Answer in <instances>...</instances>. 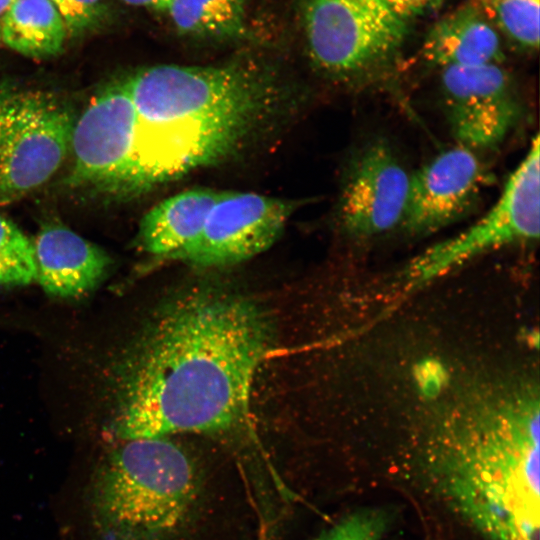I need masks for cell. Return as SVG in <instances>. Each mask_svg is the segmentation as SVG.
<instances>
[{
    "label": "cell",
    "instance_id": "1",
    "mask_svg": "<svg viewBox=\"0 0 540 540\" xmlns=\"http://www.w3.org/2000/svg\"><path fill=\"white\" fill-rule=\"evenodd\" d=\"M270 340L267 317L241 295L195 288L169 300L123 363L115 435L123 441L241 427Z\"/></svg>",
    "mask_w": 540,
    "mask_h": 540
},
{
    "label": "cell",
    "instance_id": "2",
    "mask_svg": "<svg viewBox=\"0 0 540 540\" xmlns=\"http://www.w3.org/2000/svg\"><path fill=\"white\" fill-rule=\"evenodd\" d=\"M122 79L134 109L132 197L231 156L279 102L277 83L252 61L157 64Z\"/></svg>",
    "mask_w": 540,
    "mask_h": 540
},
{
    "label": "cell",
    "instance_id": "3",
    "mask_svg": "<svg viewBox=\"0 0 540 540\" xmlns=\"http://www.w3.org/2000/svg\"><path fill=\"white\" fill-rule=\"evenodd\" d=\"M455 442L436 471L452 505L490 540H538V397H514Z\"/></svg>",
    "mask_w": 540,
    "mask_h": 540
},
{
    "label": "cell",
    "instance_id": "4",
    "mask_svg": "<svg viewBox=\"0 0 540 540\" xmlns=\"http://www.w3.org/2000/svg\"><path fill=\"white\" fill-rule=\"evenodd\" d=\"M197 493L195 466L171 439L123 440L88 485L92 529L98 540H163L187 521Z\"/></svg>",
    "mask_w": 540,
    "mask_h": 540
},
{
    "label": "cell",
    "instance_id": "5",
    "mask_svg": "<svg viewBox=\"0 0 540 540\" xmlns=\"http://www.w3.org/2000/svg\"><path fill=\"white\" fill-rule=\"evenodd\" d=\"M312 65L328 79L365 86L399 64L407 21L383 0H299Z\"/></svg>",
    "mask_w": 540,
    "mask_h": 540
},
{
    "label": "cell",
    "instance_id": "6",
    "mask_svg": "<svg viewBox=\"0 0 540 540\" xmlns=\"http://www.w3.org/2000/svg\"><path fill=\"white\" fill-rule=\"evenodd\" d=\"M72 109L40 89L0 83V202H10L46 183L69 149Z\"/></svg>",
    "mask_w": 540,
    "mask_h": 540
},
{
    "label": "cell",
    "instance_id": "7",
    "mask_svg": "<svg viewBox=\"0 0 540 540\" xmlns=\"http://www.w3.org/2000/svg\"><path fill=\"white\" fill-rule=\"evenodd\" d=\"M539 136L510 174L494 205L469 228L411 260L403 272L414 290L484 252L538 239L540 230Z\"/></svg>",
    "mask_w": 540,
    "mask_h": 540
},
{
    "label": "cell",
    "instance_id": "8",
    "mask_svg": "<svg viewBox=\"0 0 540 540\" xmlns=\"http://www.w3.org/2000/svg\"><path fill=\"white\" fill-rule=\"evenodd\" d=\"M133 122V104L122 77L96 93L75 120L68 186L131 197Z\"/></svg>",
    "mask_w": 540,
    "mask_h": 540
},
{
    "label": "cell",
    "instance_id": "9",
    "mask_svg": "<svg viewBox=\"0 0 540 540\" xmlns=\"http://www.w3.org/2000/svg\"><path fill=\"white\" fill-rule=\"evenodd\" d=\"M411 174L388 141L361 145L349 159L341 186L337 216L353 238H370L400 227Z\"/></svg>",
    "mask_w": 540,
    "mask_h": 540
},
{
    "label": "cell",
    "instance_id": "10",
    "mask_svg": "<svg viewBox=\"0 0 540 540\" xmlns=\"http://www.w3.org/2000/svg\"><path fill=\"white\" fill-rule=\"evenodd\" d=\"M440 90L454 138L471 150L497 147L520 119L511 76L498 63L440 69Z\"/></svg>",
    "mask_w": 540,
    "mask_h": 540
},
{
    "label": "cell",
    "instance_id": "11",
    "mask_svg": "<svg viewBox=\"0 0 540 540\" xmlns=\"http://www.w3.org/2000/svg\"><path fill=\"white\" fill-rule=\"evenodd\" d=\"M295 205L254 192L222 191L184 261L219 267L247 260L280 236Z\"/></svg>",
    "mask_w": 540,
    "mask_h": 540
},
{
    "label": "cell",
    "instance_id": "12",
    "mask_svg": "<svg viewBox=\"0 0 540 540\" xmlns=\"http://www.w3.org/2000/svg\"><path fill=\"white\" fill-rule=\"evenodd\" d=\"M487 180L474 150L457 145L442 151L411 174L400 227L422 236L453 224L472 210Z\"/></svg>",
    "mask_w": 540,
    "mask_h": 540
},
{
    "label": "cell",
    "instance_id": "13",
    "mask_svg": "<svg viewBox=\"0 0 540 540\" xmlns=\"http://www.w3.org/2000/svg\"><path fill=\"white\" fill-rule=\"evenodd\" d=\"M36 278L43 290L56 297H76L106 275L107 253L62 224H46L33 243Z\"/></svg>",
    "mask_w": 540,
    "mask_h": 540
},
{
    "label": "cell",
    "instance_id": "14",
    "mask_svg": "<svg viewBox=\"0 0 540 540\" xmlns=\"http://www.w3.org/2000/svg\"><path fill=\"white\" fill-rule=\"evenodd\" d=\"M221 193L211 188H194L156 204L140 221L141 248L159 259L184 261Z\"/></svg>",
    "mask_w": 540,
    "mask_h": 540
},
{
    "label": "cell",
    "instance_id": "15",
    "mask_svg": "<svg viewBox=\"0 0 540 540\" xmlns=\"http://www.w3.org/2000/svg\"><path fill=\"white\" fill-rule=\"evenodd\" d=\"M420 54L425 63L439 69L501 64L504 58L499 33L470 2L430 28Z\"/></svg>",
    "mask_w": 540,
    "mask_h": 540
},
{
    "label": "cell",
    "instance_id": "16",
    "mask_svg": "<svg viewBox=\"0 0 540 540\" xmlns=\"http://www.w3.org/2000/svg\"><path fill=\"white\" fill-rule=\"evenodd\" d=\"M1 42L33 58L58 54L67 30L49 0H16L1 20Z\"/></svg>",
    "mask_w": 540,
    "mask_h": 540
},
{
    "label": "cell",
    "instance_id": "17",
    "mask_svg": "<svg viewBox=\"0 0 540 540\" xmlns=\"http://www.w3.org/2000/svg\"><path fill=\"white\" fill-rule=\"evenodd\" d=\"M248 0H172L173 25L182 34L208 39H236L246 31Z\"/></svg>",
    "mask_w": 540,
    "mask_h": 540
},
{
    "label": "cell",
    "instance_id": "18",
    "mask_svg": "<svg viewBox=\"0 0 540 540\" xmlns=\"http://www.w3.org/2000/svg\"><path fill=\"white\" fill-rule=\"evenodd\" d=\"M499 35L518 47L536 51L539 46L540 0H471Z\"/></svg>",
    "mask_w": 540,
    "mask_h": 540
},
{
    "label": "cell",
    "instance_id": "19",
    "mask_svg": "<svg viewBox=\"0 0 540 540\" xmlns=\"http://www.w3.org/2000/svg\"><path fill=\"white\" fill-rule=\"evenodd\" d=\"M35 278L33 243L17 225L0 215V286L28 285Z\"/></svg>",
    "mask_w": 540,
    "mask_h": 540
},
{
    "label": "cell",
    "instance_id": "20",
    "mask_svg": "<svg viewBox=\"0 0 540 540\" xmlns=\"http://www.w3.org/2000/svg\"><path fill=\"white\" fill-rule=\"evenodd\" d=\"M389 516L379 508H363L342 517L315 540H381Z\"/></svg>",
    "mask_w": 540,
    "mask_h": 540
},
{
    "label": "cell",
    "instance_id": "21",
    "mask_svg": "<svg viewBox=\"0 0 540 540\" xmlns=\"http://www.w3.org/2000/svg\"><path fill=\"white\" fill-rule=\"evenodd\" d=\"M60 14L67 34H79L95 26L104 14L102 0H49Z\"/></svg>",
    "mask_w": 540,
    "mask_h": 540
},
{
    "label": "cell",
    "instance_id": "22",
    "mask_svg": "<svg viewBox=\"0 0 540 540\" xmlns=\"http://www.w3.org/2000/svg\"><path fill=\"white\" fill-rule=\"evenodd\" d=\"M396 14L408 21L438 8L444 0H383Z\"/></svg>",
    "mask_w": 540,
    "mask_h": 540
},
{
    "label": "cell",
    "instance_id": "23",
    "mask_svg": "<svg viewBox=\"0 0 540 540\" xmlns=\"http://www.w3.org/2000/svg\"><path fill=\"white\" fill-rule=\"evenodd\" d=\"M133 6L143 7L159 12H167L172 0H122Z\"/></svg>",
    "mask_w": 540,
    "mask_h": 540
},
{
    "label": "cell",
    "instance_id": "24",
    "mask_svg": "<svg viewBox=\"0 0 540 540\" xmlns=\"http://www.w3.org/2000/svg\"><path fill=\"white\" fill-rule=\"evenodd\" d=\"M16 0H0V23L8 9Z\"/></svg>",
    "mask_w": 540,
    "mask_h": 540
},
{
    "label": "cell",
    "instance_id": "25",
    "mask_svg": "<svg viewBox=\"0 0 540 540\" xmlns=\"http://www.w3.org/2000/svg\"><path fill=\"white\" fill-rule=\"evenodd\" d=\"M0 42H1V24H0Z\"/></svg>",
    "mask_w": 540,
    "mask_h": 540
}]
</instances>
